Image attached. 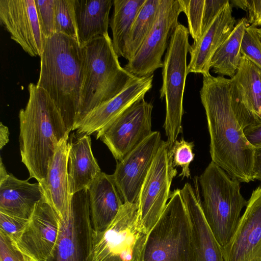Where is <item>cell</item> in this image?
Returning a JSON list of instances; mask_svg holds the SVG:
<instances>
[{
    "mask_svg": "<svg viewBox=\"0 0 261 261\" xmlns=\"http://www.w3.org/2000/svg\"><path fill=\"white\" fill-rule=\"evenodd\" d=\"M162 141L159 131L152 132L123 159L117 161L112 175L124 203L137 202L143 183Z\"/></svg>",
    "mask_w": 261,
    "mask_h": 261,
    "instance_id": "15",
    "label": "cell"
},
{
    "mask_svg": "<svg viewBox=\"0 0 261 261\" xmlns=\"http://www.w3.org/2000/svg\"><path fill=\"white\" fill-rule=\"evenodd\" d=\"M44 197L38 182L31 184L10 173L0 180V212L29 219L36 204Z\"/></svg>",
    "mask_w": 261,
    "mask_h": 261,
    "instance_id": "23",
    "label": "cell"
},
{
    "mask_svg": "<svg viewBox=\"0 0 261 261\" xmlns=\"http://www.w3.org/2000/svg\"><path fill=\"white\" fill-rule=\"evenodd\" d=\"M68 138L69 135L58 143L48 165L46 177L39 182L45 199L54 208L61 220L68 217L72 197L67 171Z\"/></svg>",
    "mask_w": 261,
    "mask_h": 261,
    "instance_id": "21",
    "label": "cell"
},
{
    "mask_svg": "<svg viewBox=\"0 0 261 261\" xmlns=\"http://www.w3.org/2000/svg\"><path fill=\"white\" fill-rule=\"evenodd\" d=\"M171 148L162 141L143 183L137 202L140 221L147 233L158 221L170 198V187L177 174Z\"/></svg>",
    "mask_w": 261,
    "mask_h": 261,
    "instance_id": "10",
    "label": "cell"
},
{
    "mask_svg": "<svg viewBox=\"0 0 261 261\" xmlns=\"http://www.w3.org/2000/svg\"><path fill=\"white\" fill-rule=\"evenodd\" d=\"M112 0H74L78 40L83 46L90 41L108 35Z\"/></svg>",
    "mask_w": 261,
    "mask_h": 261,
    "instance_id": "25",
    "label": "cell"
},
{
    "mask_svg": "<svg viewBox=\"0 0 261 261\" xmlns=\"http://www.w3.org/2000/svg\"><path fill=\"white\" fill-rule=\"evenodd\" d=\"M30 261H36V260H34V259H32V258H31V260H30Z\"/></svg>",
    "mask_w": 261,
    "mask_h": 261,
    "instance_id": "44",
    "label": "cell"
},
{
    "mask_svg": "<svg viewBox=\"0 0 261 261\" xmlns=\"http://www.w3.org/2000/svg\"><path fill=\"white\" fill-rule=\"evenodd\" d=\"M93 233L88 189H84L72 195L68 217L60 220L56 244L47 261H92Z\"/></svg>",
    "mask_w": 261,
    "mask_h": 261,
    "instance_id": "9",
    "label": "cell"
},
{
    "mask_svg": "<svg viewBox=\"0 0 261 261\" xmlns=\"http://www.w3.org/2000/svg\"><path fill=\"white\" fill-rule=\"evenodd\" d=\"M188 28L179 23L173 33L162 67L161 99L166 100V117L163 125L167 142L171 149L182 133L183 97L187 75V56L190 45Z\"/></svg>",
    "mask_w": 261,
    "mask_h": 261,
    "instance_id": "7",
    "label": "cell"
},
{
    "mask_svg": "<svg viewBox=\"0 0 261 261\" xmlns=\"http://www.w3.org/2000/svg\"><path fill=\"white\" fill-rule=\"evenodd\" d=\"M0 22L11 38L32 57H40L45 38L35 0H0Z\"/></svg>",
    "mask_w": 261,
    "mask_h": 261,
    "instance_id": "13",
    "label": "cell"
},
{
    "mask_svg": "<svg viewBox=\"0 0 261 261\" xmlns=\"http://www.w3.org/2000/svg\"><path fill=\"white\" fill-rule=\"evenodd\" d=\"M244 132L247 140L254 148L261 146V124L248 127Z\"/></svg>",
    "mask_w": 261,
    "mask_h": 261,
    "instance_id": "38",
    "label": "cell"
},
{
    "mask_svg": "<svg viewBox=\"0 0 261 261\" xmlns=\"http://www.w3.org/2000/svg\"><path fill=\"white\" fill-rule=\"evenodd\" d=\"M255 27L249 25L246 29L242 42L241 52L261 69V43Z\"/></svg>",
    "mask_w": 261,
    "mask_h": 261,
    "instance_id": "33",
    "label": "cell"
},
{
    "mask_svg": "<svg viewBox=\"0 0 261 261\" xmlns=\"http://www.w3.org/2000/svg\"><path fill=\"white\" fill-rule=\"evenodd\" d=\"M247 19L242 18L213 56L210 68L220 76L232 78L236 73L241 63V48L246 28Z\"/></svg>",
    "mask_w": 261,
    "mask_h": 261,
    "instance_id": "26",
    "label": "cell"
},
{
    "mask_svg": "<svg viewBox=\"0 0 261 261\" xmlns=\"http://www.w3.org/2000/svg\"><path fill=\"white\" fill-rule=\"evenodd\" d=\"M153 74L135 77L119 94L88 113L75 126L80 136L97 133L152 88Z\"/></svg>",
    "mask_w": 261,
    "mask_h": 261,
    "instance_id": "19",
    "label": "cell"
},
{
    "mask_svg": "<svg viewBox=\"0 0 261 261\" xmlns=\"http://www.w3.org/2000/svg\"><path fill=\"white\" fill-rule=\"evenodd\" d=\"M60 218L44 197L38 202L28 222L14 241L18 248L36 261H47L58 239Z\"/></svg>",
    "mask_w": 261,
    "mask_h": 261,
    "instance_id": "14",
    "label": "cell"
},
{
    "mask_svg": "<svg viewBox=\"0 0 261 261\" xmlns=\"http://www.w3.org/2000/svg\"><path fill=\"white\" fill-rule=\"evenodd\" d=\"M253 178L261 182V146L255 148L253 165Z\"/></svg>",
    "mask_w": 261,
    "mask_h": 261,
    "instance_id": "39",
    "label": "cell"
},
{
    "mask_svg": "<svg viewBox=\"0 0 261 261\" xmlns=\"http://www.w3.org/2000/svg\"><path fill=\"white\" fill-rule=\"evenodd\" d=\"M153 106L144 97L136 101L96 133L117 161L128 153L152 133Z\"/></svg>",
    "mask_w": 261,
    "mask_h": 261,
    "instance_id": "11",
    "label": "cell"
},
{
    "mask_svg": "<svg viewBox=\"0 0 261 261\" xmlns=\"http://www.w3.org/2000/svg\"><path fill=\"white\" fill-rule=\"evenodd\" d=\"M203 198L205 218L221 247L230 240L247 201L241 193L240 181L213 161L198 177Z\"/></svg>",
    "mask_w": 261,
    "mask_h": 261,
    "instance_id": "5",
    "label": "cell"
},
{
    "mask_svg": "<svg viewBox=\"0 0 261 261\" xmlns=\"http://www.w3.org/2000/svg\"><path fill=\"white\" fill-rule=\"evenodd\" d=\"M221 250L225 261H261V186L252 192L233 235Z\"/></svg>",
    "mask_w": 261,
    "mask_h": 261,
    "instance_id": "17",
    "label": "cell"
},
{
    "mask_svg": "<svg viewBox=\"0 0 261 261\" xmlns=\"http://www.w3.org/2000/svg\"><path fill=\"white\" fill-rule=\"evenodd\" d=\"M230 90L231 107L242 128L256 125L261 115V69L242 55L230 79Z\"/></svg>",
    "mask_w": 261,
    "mask_h": 261,
    "instance_id": "16",
    "label": "cell"
},
{
    "mask_svg": "<svg viewBox=\"0 0 261 261\" xmlns=\"http://www.w3.org/2000/svg\"><path fill=\"white\" fill-rule=\"evenodd\" d=\"M136 261H196L190 221L180 189L171 192Z\"/></svg>",
    "mask_w": 261,
    "mask_h": 261,
    "instance_id": "6",
    "label": "cell"
},
{
    "mask_svg": "<svg viewBox=\"0 0 261 261\" xmlns=\"http://www.w3.org/2000/svg\"><path fill=\"white\" fill-rule=\"evenodd\" d=\"M182 12L178 0H160L156 21L140 49L124 68L137 77L153 74L162 68V58L167 49L171 37L179 24Z\"/></svg>",
    "mask_w": 261,
    "mask_h": 261,
    "instance_id": "12",
    "label": "cell"
},
{
    "mask_svg": "<svg viewBox=\"0 0 261 261\" xmlns=\"http://www.w3.org/2000/svg\"><path fill=\"white\" fill-rule=\"evenodd\" d=\"M67 171L71 195L88 189L101 172L91 148L90 136L82 135L68 143Z\"/></svg>",
    "mask_w": 261,
    "mask_h": 261,
    "instance_id": "24",
    "label": "cell"
},
{
    "mask_svg": "<svg viewBox=\"0 0 261 261\" xmlns=\"http://www.w3.org/2000/svg\"><path fill=\"white\" fill-rule=\"evenodd\" d=\"M228 1V0H205L202 35L210 26L221 9Z\"/></svg>",
    "mask_w": 261,
    "mask_h": 261,
    "instance_id": "37",
    "label": "cell"
},
{
    "mask_svg": "<svg viewBox=\"0 0 261 261\" xmlns=\"http://www.w3.org/2000/svg\"><path fill=\"white\" fill-rule=\"evenodd\" d=\"M160 0H145L129 32L123 57L128 61L136 55L156 21Z\"/></svg>",
    "mask_w": 261,
    "mask_h": 261,
    "instance_id": "28",
    "label": "cell"
},
{
    "mask_svg": "<svg viewBox=\"0 0 261 261\" xmlns=\"http://www.w3.org/2000/svg\"><path fill=\"white\" fill-rule=\"evenodd\" d=\"M9 132L8 127L4 125L2 122L0 124V148L2 149L9 142Z\"/></svg>",
    "mask_w": 261,
    "mask_h": 261,
    "instance_id": "40",
    "label": "cell"
},
{
    "mask_svg": "<svg viewBox=\"0 0 261 261\" xmlns=\"http://www.w3.org/2000/svg\"><path fill=\"white\" fill-rule=\"evenodd\" d=\"M138 202L125 203L108 227L93 233L92 261H136L147 233L140 221Z\"/></svg>",
    "mask_w": 261,
    "mask_h": 261,
    "instance_id": "8",
    "label": "cell"
},
{
    "mask_svg": "<svg viewBox=\"0 0 261 261\" xmlns=\"http://www.w3.org/2000/svg\"><path fill=\"white\" fill-rule=\"evenodd\" d=\"M229 1L221 9L200 39L190 45V60L187 74L210 75V63L215 52L229 36L236 22Z\"/></svg>",
    "mask_w": 261,
    "mask_h": 261,
    "instance_id": "20",
    "label": "cell"
},
{
    "mask_svg": "<svg viewBox=\"0 0 261 261\" xmlns=\"http://www.w3.org/2000/svg\"><path fill=\"white\" fill-rule=\"evenodd\" d=\"M145 0H114L110 21L112 43L118 56L123 57L127 40L136 17Z\"/></svg>",
    "mask_w": 261,
    "mask_h": 261,
    "instance_id": "27",
    "label": "cell"
},
{
    "mask_svg": "<svg viewBox=\"0 0 261 261\" xmlns=\"http://www.w3.org/2000/svg\"><path fill=\"white\" fill-rule=\"evenodd\" d=\"M118 57L109 35L83 46L80 101L75 126L88 113L117 95L136 77L121 67Z\"/></svg>",
    "mask_w": 261,
    "mask_h": 261,
    "instance_id": "4",
    "label": "cell"
},
{
    "mask_svg": "<svg viewBox=\"0 0 261 261\" xmlns=\"http://www.w3.org/2000/svg\"><path fill=\"white\" fill-rule=\"evenodd\" d=\"M8 174L9 173L7 172L4 164L3 163L2 159L1 158L0 180H2L5 178L6 176L8 175Z\"/></svg>",
    "mask_w": 261,
    "mask_h": 261,
    "instance_id": "41",
    "label": "cell"
},
{
    "mask_svg": "<svg viewBox=\"0 0 261 261\" xmlns=\"http://www.w3.org/2000/svg\"><path fill=\"white\" fill-rule=\"evenodd\" d=\"M231 2L247 12L250 25L255 28L261 25V0H233Z\"/></svg>",
    "mask_w": 261,
    "mask_h": 261,
    "instance_id": "36",
    "label": "cell"
},
{
    "mask_svg": "<svg viewBox=\"0 0 261 261\" xmlns=\"http://www.w3.org/2000/svg\"><path fill=\"white\" fill-rule=\"evenodd\" d=\"M28 220L0 212V231L7 234L15 241L25 227Z\"/></svg>",
    "mask_w": 261,
    "mask_h": 261,
    "instance_id": "35",
    "label": "cell"
},
{
    "mask_svg": "<svg viewBox=\"0 0 261 261\" xmlns=\"http://www.w3.org/2000/svg\"><path fill=\"white\" fill-rule=\"evenodd\" d=\"M40 58L36 85L47 92L70 132L74 130L80 106L83 46L75 38L55 33L45 39Z\"/></svg>",
    "mask_w": 261,
    "mask_h": 261,
    "instance_id": "3",
    "label": "cell"
},
{
    "mask_svg": "<svg viewBox=\"0 0 261 261\" xmlns=\"http://www.w3.org/2000/svg\"><path fill=\"white\" fill-rule=\"evenodd\" d=\"M42 34L47 38L55 33V0H35Z\"/></svg>",
    "mask_w": 261,
    "mask_h": 261,
    "instance_id": "32",
    "label": "cell"
},
{
    "mask_svg": "<svg viewBox=\"0 0 261 261\" xmlns=\"http://www.w3.org/2000/svg\"><path fill=\"white\" fill-rule=\"evenodd\" d=\"M28 91L27 104L19 113L20 151L29 179L40 182L46 177L58 143L70 132L45 90L31 83Z\"/></svg>",
    "mask_w": 261,
    "mask_h": 261,
    "instance_id": "2",
    "label": "cell"
},
{
    "mask_svg": "<svg viewBox=\"0 0 261 261\" xmlns=\"http://www.w3.org/2000/svg\"><path fill=\"white\" fill-rule=\"evenodd\" d=\"M194 147L193 142H188L181 138L180 140H177L171 149L174 166L180 167L182 169L178 175L182 176V179L191 177L190 165L195 156Z\"/></svg>",
    "mask_w": 261,
    "mask_h": 261,
    "instance_id": "31",
    "label": "cell"
},
{
    "mask_svg": "<svg viewBox=\"0 0 261 261\" xmlns=\"http://www.w3.org/2000/svg\"><path fill=\"white\" fill-rule=\"evenodd\" d=\"M203 76L200 95L206 116L212 161L240 182L254 181L255 148L232 110L230 79L211 74Z\"/></svg>",
    "mask_w": 261,
    "mask_h": 261,
    "instance_id": "1",
    "label": "cell"
},
{
    "mask_svg": "<svg viewBox=\"0 0 261 261\" xmlns=\"http://www.w3.org/2000/svg\"><path fill=\"white\" fill-rule=\"evenodd\" d=\"M55 30L79 41L74 0H55Z\"/></svg>",
    "mask_w": 261,
    "mask_h": 261,
    "instance_id": "29",
    "label": "cell"
},
{
    "mask_svg": "<svg viewBox=\"0 0 261 261\" xmlns=\"http://www.w3.org/2000/svg\"><path fill=\"white\" fill-rule=\"evenodd\" d=\"M258 124H261V115H260V117L259 118V119H258L256 125H258Z\"/></svg>",
    "mask_w": 261,
    "mask_h": 261,
    "instance_id": "43",
    "label": "cell"
},
{
    "mask_svg": "<svg viewBox=\"0 0 261 261\" xmlns=\"http://www.w3.org/2000/svg\"><path fill=\"white\" fill-rule=\"evenodd\" d=\"M256 33L257 34L258 38L261 43V28H256Z\"/></svg>",
    "mask_w": 261,
    "mask_h": 261,
    "instance_id": "42",
    "label": "cell"
},
{
    "mask_svg": "<svg viewBox=\"0 0 261 261\" xmlns=\"http://www.w3.org/2000/svg\"><path fill=\"white\" fill-rule=\"evenodd\" d=\"M194 182L195 190L187 182L180 189V193L190 221L196 261H225L221 247L205 218L197 177Z\"/></svg>",
    "mask_w": 261,
    "mask_h": 261,
    "instance_id": "18",
    "label": "cell"
},
{
    "mask_svg": "<svg viewBox=\"0 0 261 261\" xmlns=\"http://www.w3.org/2000/svg\"><path fill=\"white\" fill-rule=\"evenodd\" d=\"M88 189L93 232L100 233L114 220L124 202L112 175L101 171Z\"/></svg>",
    "mask_w": 261,
    "mask_h": 261,
    "instance_id": "22",
    "label": "cell"
},
{
    "mask_svg": "<svg viewBox=\"0 0 261 261\" xmlns=\"http://www.w3.org/2000/svg\"><path fill=\"white\" fill-rule=\"evenodd\" d=\"M182 12L187 16L188 31L194 42L202 35V25L205 0H178Z\"/></svg>",
    "mask_w": 261,
    "mask_h": 261,
    "instance_id": "30",
    "label": "cell"
},
{
    "mask_svg": "<svg viewBox=\"0 0 261 261\" xmlns=\"http://www.w3.org/2000/svg\"><path fill=\"white\" fill-rule=\"evenodd\" d=\"M31 259L18 248L9 236L0 231V261H30Z\"/></svg>",
    "mask_w": 261,
    "mask_h": 261,
    "instance_id": "34",
    "label": "cell"
}]
</instances>
